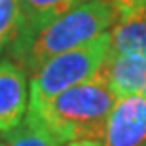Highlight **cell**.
<instances>
[{"label": "cell", "mask_w": 146, "mask_h": 146, "mask_svg": "<svg viewBox=\"0 0 146 146\" xmlns=\"http://www.w3.org/2000/svg\"><path fill=\"white\" fill-rule=\"evenodd\" d=\"M141 95H142V97L146 99V86H144V89H142V93H141Z\"/></svg>", "instance_id": "4fadbf2b"}, {"label": "cell", "mask_w": 146, "mask_h": 146, "mask_svg": "<svg viewBox=\"0 0 146 146\" xmlns=\"http://www.w3.org/2000/svg\"><path fill=\"white\" fill-rule=\"evenodd\" d=\"M103 146H146V99L119 97L106 121Z\"/></svg>", "instance_id": "277c9868"}, {"label": "cell", "mask_w": 146, "mask_h": 146, "mask_svg": "<svg viewBox=\"0 0 146 146\" xmlns=\"http://www.w3.org/2000/svg\"><path fill=\"white\" fill-rule=\"evenodd\" d=\"M142 2H144V0H116V6H118V11H119V15H121L125 11L137 8V6L142 4Z\"/></svg>", "instance_id": "8fae6325"}, {"label": "cell", "mask_w": 146, "mask_h": 146, "mask_svg": "<svg viewBox=\"0 0 146 146\" xmlns=\"http://www.w3.org/2000/svg\"><path fill=\"white\" fill-rule=\"evenodd\" d=\"M118 17L116 0H87L48 23L25 44L10 48V59L33 76L51 57L108 33Z\"/></svg>", "instance_id": "6da1fadb"}, {"label": "cell", "mask_w": 146, "mask_h": 146, "mask_svg": "<svg viewBox=\"0 0 146 146\" xmlns=\"http://www.w3.org/2000/svg\"><path fill=\"white\" fill-rule=\"evenodd\" d=\"M17 33V0H0V49L10 46Z\"/></svg>", "instance_id": "30bf717a"}, {"label": "cell", "mask_w": 146, "mask_h": 146, "mask_svg": "<svg viewBox=\"0 0 146 146\" xmlns=\"http://www.w3.org/2000/svg\"><path fill=\"white\" fill-rule=\"evenodd\" d=\"M0 146H8V142H6V141H0Z\"/></svg>", "instance_id": "5bb4252c"}, {"label": "cell", "mask_w": 146, "mask_h": 146, "mask_svg": "<svg viewBox=\"0 0 146 146\" xmlns=\"http://www.w3.org/2000/svg\"><path fill=\"white\" fill-rule=\"evenodd\" d=\"M68 146H101L99 141H78V142H68Z\"/></svg>", "instance_id": "7c38bea8"}, {"label": "cell", "mask_w": 146, "mask_h": 146, "mask_svg": "<svg viewBox=\"0 0 146 146\" xmlns=\"http://www.w3.org/2000/svg\"><path fill=\"white\" fill-rule=\"evenodd\" d=\"M0 51H2V49H0Z\"/></svg>", "instance_id": "9a60e30c"}, {"label": "cell", "mask_w": 146, "mask_h": 146, "mask_svg": "<svg viewBox=\"0 0 146 146\" xmlns=\"http://www.w3.org/2000/svg\"><path fill=\"white\" fill-rule=\"evenodd\" d=\"M110 89L116 97H129L141 95L146 86V59L137 55L112 53L103 65Z\"/></svg>", "instance_id": "52a82bcc"}, {"label": "cell", "mask_w": 146, "mask_h": 146, "mask_svg": "<svg viewBox=\"0 0 146 146\" xmlns=\"http://www.w3.org/2000/svg\"><path fill=\"white\" fill-rule=\"evenodd\" d=\"M6 135L8 146H63L65 142L49 129L46 121L42 119L40 114L34 110H27V116L17 125L15 129H11Z\"/></svg>", "instance_id": "9c48e42d"}, {"label": "cell", "mask_w": 146, "mask_h": 146, "mask_svg": "<svg viewBox=\"0 0 146 146\" xmlns=\"http://www.w3.org/2000/svg\"><path fill=\"white\" fill-rule=\"evenodd\" d=\"M29 74L11 59L0 61V133H10L27 116Z\"/></svg>", "instance_id": "5b68a950"}, {"label": "cell", "mask_w": 146, "mask_h": 146, "mask_svg": "<svg viewBox=\"0 0 146 146\" xmlns=\"http://www.w3.org/2000/svg\"><path fill=\"white\" fill-rule=\"evenodd\" d=\"M112 53L137 55L146 59V0L118 17L110 29Z\"/></svg>", "instance_id": "ba28073f"}, {"label": "cell", "mask_w": 146, "mask_h": 146, "mask_svg": "<svg viewBox=\"0 0 146 146\" xmlns=\"http://www.w3.org/2000/svg\"><path fill=\"white\" fill-rule=\"evenodd\" d=\"M118 97L112 93L104 70L59 93L44 106L33 108L49 129L65 142L103 141L106 121Z\"/></svg>", "instance_id": "7a4b0ae2"}, {"label": "cell", "mask_w": 146, "mask_h": 146, "mask_svg": "<svg viewBox=\"0 0 146 146\" xmlns=\"http://www.w3.org/2000/svg\"><path fill=\"white\" fill-rule=\"evenodd\" d=\"M87 0H17V33L8 48L21 46L48 23Z\"/></svg>", "instance_id": "8992f818"}, {"label": "cell", "mask_w": 146, "mask_h": 146, "mask_svg": "<svg viewBox=\"0 0 146 146\" xmlns=\"http://www.w3.org/2000/svg\"><path fill=\"white\" fill-rule=\"evenodd\" d=\"M112 49L108 33L95 40L82 44L74 49L51 57L40 66V70L31 76V104L33 108L44 106L59 93L78 86L97 74L106 63Z\"/></svg>", "instance_id": "3957f363"}]
</instances>
